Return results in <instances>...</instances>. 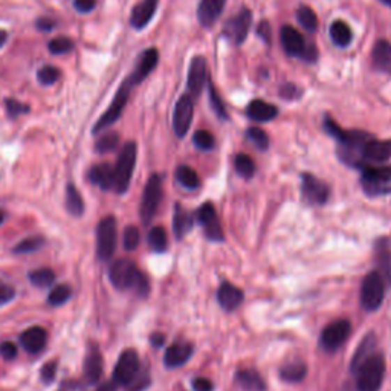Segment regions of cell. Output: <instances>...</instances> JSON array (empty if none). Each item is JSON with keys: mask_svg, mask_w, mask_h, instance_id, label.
<instances>
[{"mask_svg": "<svg viewBox=\"0 0 391 391\" xmlns=\"http://www.w3.org/2000/svg\"><path fill=\"white\" fill-rule=\"evenodd\" d=\"M206 82H208V68H206V60L204 57H194L190 63L188 77H187V87L191 98L194 100L197 97H201Z\"/></svg>", "mask_w": 391, "mask_h": 391, "instance_id": "cell-15", "label": "cell"}, {"mask_svg": "<svg viewBox=\"0 0 391 391\" xmlns=\"http://www.w3.org/2000/svg\"><path fill=\"white\" fill-rule=\"evenodd\" d=\"M191 228H193V219L190 217V214L182 208L181 205H176L174 208V217H173V231L179 240L185 237Z\"/></svg>", "mask_w": 391, "mask_h": 391, "instance_id": "cell-32", "label": "cell"}, {"mask_svg": "<svg viewBox=\"0 0 391 391\" xmlns=\"http://www.w3.org/2000/svg\"><path fill=\"white\" fill-rule=\"evenodd\" d=\"M87 178L93 185L100 187L105 191H110L115 188V170L110 164H97L89 170Z\"/></svg>", "mask_w": 391, "mask_h": 391, "instance_id": "cell-25", "label": "cell"}, {"mask_svg": "<svg viewBox=\"0 0 391 391\" xmlns=\"http://www.w3.org/2000/svg\"><path fill=\"white\" fill-rule=\"evenodd\" d=\"M0 356H2L5 361H13V359L17 358V347H15L14 342L11 341L0 342Z\"/></svg>", "mask_w": 391, "mask_h": 391, "instance_id": "cell-54", "label": "cell"}, {"mask_svg": "<svg viewBox=\"0 0 391 391\" xmlns=\"http://www.w3.org/2000/svg\"><path fill=\"white\" fill-rule=\"evenodd\" d=\"M246 115H248L252 121L268 123L278 115V109L274 105H269V102L263 100H254L250 102L248 107H246Z\"/></svg>", "mask_w": 391, "mask_h": 391, "instance_id": "cell-27", "label": "cell"}, {"mask_svg": "<svg viewBox=\"0 0 391 391\" xmlns=\"http://www.w3.org/2000/svg\"><path fill=\"white\" fill-rule=\"evenodd\" d=\"M6 40H8V34H6V31L3 29H0V47H2L5 43H6Z\"/></svg>", "mask_w": 391, "mask_h": 391, "instance_id": "cell-62", "label": "cell"}, {"mask_svg": "<svg viewBox=\"0 0 391 391\" xmlns=\"http://www.w3.org/2000/svg\"><path fill=\"white\" fill-rule=\"evenodd\" d=\"M329 34L332 42L339 47H347L353 40L352 28H350L344 20H335L330 25Z\"/></svg>", "mask_w": 391, "mask_h": 391, "instance_id": "cell-31", "label": "cell"}, {"mask_svg": "<svg viewBox=\"0 0 391 391\" xmlns=\"http://www.w3.org/2000/svg\"><path fill=\"white\" fill-rule=\"evenodd\" d=\"M118 242L116 219L114 215L101 219L97 225V255L101 261H107L115 254Z\"/></svg>", "mask_w": 391, "mask_h": 391, "instance_id": "cell-7", "label": "cell"}, {"mask_svg": "<svg viewBox=\"0 0 391 391\" xmlns=\"http://www.w3.org/2000/svg\"><path fill=\"white\" fill-rule=\"evenodd\" d=\"M118 144H119L118 133L109 132V133L101 135V137L98 138L97 144H95V150H97L100 155H106V153H110V151H114L118 147Z\"/></svg>", "mask_w": 391, "mask_h": 391, "instance_id": "cell-41", "label": "cell"}, {"mask_svg": "<svg viewBox=\"0 0 391 391\" xmlns=\"http://www.w3.org/2000/svg\"><path fill=\"white\" fill-rule=\"evenodd\" d=\"M141 370L139 356L133 348H127L119 355L118 362L114 369V382L116 385L125 387L129 382L137 376Z\"/></svg>", "mask_w": 391, "mask_h": 391, "instance_id": "cell-12", "label": "cell"}, {"mask_svg": "<svg viewBox=\"0 0 391 391\" xmlns=\"http://www.w3.org/2000/svg\"><path fill=\"white\" fill-rule=\"evenodd\" d=\"M227 0H201L197 8L199 25L204 28H211L219 20L223 10H225Z\"/></svg>", "mask_w": 391, "mask_h": 391, "instance_id": "cell-18", "label": "cell"}, {"mask_svg": "<svg viewBox=\"0 0 391 391\" xmlns=\"http://www.w3.org/2000/svg\"><path fill=\"white\" fill-rule=\"evenodd\" d=\"M381 2L387 6H391V0H381Z\"/></svg>", "mask_w": 391, "mask_h": 391, "instance_id": "cell-64", "label": "cell"}, {"mask_svg": "<svg viewBox=\"0 0 391 391\" xmlns=\"http://www.w3.org/2000/svg\"><path fill=\"white\" fill-rule=\"evenodd\" d=\"M194 116V100L191 95H182L173 112V130L178 138H185Z\"/></svg>", "mask_w": 391, "mask_h": 391, "instance_id": "cell-13", "label": "cell"}, {"mask_svg": "<svg viewBox=\"0 0 391 391\" xmlns=\"http://www.w3.org/2000/svg\"><path fill=\"white\" fill-rule=\"evenodd\" d=\"M36 26L37 29L43 31V33H49V31L55 28V22L51 20L49 17H40L36 20Z\"/></svg>", "mask_w": 391, "mask_h": 391, "instance_id": "cell-59", "label": "cell"}, {"mask_svg": "<svg viewBox=\"0 0 391 391\" xmlns=\"http://www.w3.org/2000/svg\"><path fill=\"white\" fill-rule=\"evenodd\" d=\"M72 295V289L68 284H59L55 286L54 289L47 295V305L54 306V307H59L61 305H65V302L69 301Z\"/></svg>", "mask_w": 391, "mask_h": 391, "instance_id": "cell-39", "label": "cell"}, {"mask_svg": "<svg viewBox=\"0 0 391 391\" xmlns=\"http://www.w3.org/2000/svg\"><path fill=\"white\" fill-rule=\"evenodd\" d=\"M191 385H193L194 391H213L214 390L213 382L206 378H196Z\"/></svg>", "mask_w": 391, "mask_h": 391, "instance_id": "cell-57", "label": "cell"}, {"mask_svg": "<svg viewBox=\"0 0 391 391\" xmlns=\"http://www.w3.org/2000/svg\"><path fill=\"white\" fill-rule=\"evenodd\" d=\"M376 250V260L381 268V275L385 282L391 283V240L388 237H381L374 245Z\"/></svg>", "mask_w": 391, "mask_h": 391, "instance_id": "cell-28", "label": "cell"}, {"mask_svg": "<svg viewBox=\"0 0 391 391\" xmlns=\"http://www.w3.org/2000/svg\"><path fill=\"white\" fill-rule=\"evenodd\" d=\"M42 246H45V238L43 237H28L25 240H22L14 246L13 252L22 255V254H33L38 251Z\"/></svg>", "mask_w": 391, "mask_h": 391, "instance_id": "cell-42", "label": "cell"}, {"mask_svg": "<svg viewBox=\"0 0 391 391\" xmlns=\"http://www.w3.org/2000/svg\"><path fill=\"white\" fill-rule=\"evenodd\" d=\"M20 344L22 347L26 350L28 353H40L46 346V341H47V333L43 329V327L40 325H33L26 329L25 332H22L20 335Z\"/></svg>", "mask_w": 391, "mask_h": 391, "instance_id": "cell-22", "label": "cell"}, {"mask_svg": "<svg viewBox=\"0 0 391 391\" xmlns=\"http://www.w3.org/2000/svg\"><path fill=\"white\" fill-rule=\"evenodd\" d=\"M47 49H49V52L54 55L69 54L72 49H74V42H72V40L68 37L52 38L51 42L47 43Z\"/></svg>", "mask_w": 391, "mask_h": 391, "instance_id": "cell-45", "label": "cell"}, {"mask_svg": "<svg viewBox=\"0 0 391 391\" xmlns=\"http://www.w3.org/2000/svg\"><path fill=\"white\" fill-rule=\"evenodd\" d=\"M193 142L199 150L210 151L214 147V137L208 130H197L193 137Z\"/></svg>", "mask_w": 391, "mask_h": 391, "instance_id": "cell-49", "label": "cell"}, {"mask_svg": "<svg viewBox=\"0 0 391 391\" xmlns=\"http://www.w3.org/2000/svg\"><path fill=\"white\" fill-rule=\"evenodd\" d=\"M141 242V234L139 229L135 225H129L124 229L123 234V245L125 251H135L139 246Z\"/></svg>", "mask_w": 391, "mask_h": 391, "instance_id": "cell-46", "label": "cell"}, {"mask_svg": "<svg viewBox=\"0 0 391 391\" xmlns=\"http://www.w3.org/2000/svg\"><path fill=\"white\" fill-rule=\"evenodd\" d=\"M246 138H248L259 150H268L269 147L268 133L259 129V127H251V129L246 130Z\"/></svg>", "mask_w": 391, "mask_h": 391, "instance_id": "cell-47", "label": "cell"}, {"mask_svg": "<svg viewBox=\"0 0 391 391\" xmlns=\"http://www.w3.org/2000/svg\"><path fill=\"white\" fill-rule=\"evenodd\" d=\"M193 344L190 342H174L169 348H167L165 356H164V364L169 369H178L183 364L190 361V358L193 356Z\"/></svg>", "mask_w": 391, "mask_h": 391, "instance_id": "cell-20", "label": "cell"}, {"mask_svg": "<svg viewBox=\"0 0 391 391\" xmlns=\"http://www.w3.org/2000/svg\"><path fill=\"white\" fill-rule=\"evenodd\" d=\"M105 369V362H102V355L98 347H91L84 358V379L86 384L95 385L98 384Z\"/></svg>", "mask_w": 391, "mask_h": 391, "instance_id": "cell-21", "label": "cell"}, {"mask_svg": "<svg viewBox=\"0 0 391 391\" xmlns=\"http://www.w3.org/2000/svg\"><path fill=\"white\" fill-rule=\"evenodd\" d=\"M297 20L300 25L305 28L309 33H315L318 29V17L315 11L310 6L301 5L297 10Z\"/></svg>", "mask_w": 391, "mask_h": 391, "instance_id": "cell-38", "label": "cell"}, {"mask_svg": "<svg viewBox=\"0 0 391 391\" xmlns=\"http://www.w3.org/2000/svg\"><path fill=\"white\" fill-rule=\"evenodd\" d=\"M197 219L204 225L205 236L213 242H222L223 240V231L220 227V222L215 214L214 206L208 202L204 204L201 208L197 210Z\"/></svg>", "mask_w": 391, "mask_h": 391, "instance_id": "cell-17", "label": "cell"}, {"mask_svg": "<svg viewBox=\"0 0 391 391\" xmlns=\"http://www.w3.org/2000/svg\"><path fill=\"white\" fill-rule=\"evenodd\" d=\"M137 158H138V146L137 142H127L121 150V153L118 156L116 165L114 167L115 170V191L118 194H124L129 190L130 181L135 171V165H137Z\"/></svg>", "mask_w": 391, "mask_h": 391, "instance_id": "cell-4", "label": "cell"}, {"mask_svg": "<svg viewBox=\"0 0 391 391\" xmlns=\"http://www.w3.org/2000/svg\"><path fill=\"white\" fill-rule=\"evenodd\" d=\"M109 280L118 291H133L141 298L150 292L147 277L130 260H116L109 269Z\"/></svg>", "mask_w": 391, "mask_h": 391, "instance_id": "cell-1", "label": "cell"}, {"mask_svg": "<svg viewBox=\"0 0 391 391\" xmlns=\"http://www.w3.org/2000/svg\"><path fill=\"white\" fill-rule=\"evenodd\" d=\"M55 374H57V362H47L42 367V370H40V379H42L45 384H51L55 379Z\"/></svg>", "mask_w": 391, "mask_h": 391, "instance_id": "cell-53", "label": "cell"}, {"mask_svg": "<svg viewBox=\"0 0 391 391\" xmlns=\"http://www.w3.org/2000/svg\"><path fill=\"white\" fill-rule=\"evenodd\" d=\"M132 84L129 83V79H124V83L119 86V89L115 95L114 101H112V105L107 107V110L105 114L101 115V118L98 119L97 123L93 125V135H98L100 132L109 129L110 125H114L119 118H121L123 112L127 106V101H129V95L132 91Z\"/></svg>", "mask_w": 391, "mask_h": 391, "instance_id": "cell-6", "label": "cell"}, {"mask_svg": "<svg viewBox=\"0 0 391 391\" xmlns=\"http://www.w3.org/2000/svg\"><path fill=\"white\" fill-rule=\"evenodd\" d=\"M324 130L329 133L332 138L337 139V141H339L342 138V135H344V132H346L341 125H338L337 123H335L330 116H325L324 118Z\"/></svg>", "mask_w": 391, "mask_h": 391, "instance_id": "cell-52", "label": "cell"}, {"mask_svg": "<svg viewBox=\"0 0 391 391\" xmlns=\"http://www.w3.org/2000/svg\"><path fill=\"white\" fill-rule=\"evenodd\" d=\"M5 106H6V112L8 115L11 118H17L19 115H25L29 112V106L28 105H23V102L14 100V98H8L5 101Z\"/></svg>", "mask_w": 391, "mask_h": 391, "instance_id": "cell-50", "label": "cell"}, {"mask_svg": "<svg viewBox=\"0 0 391 391\" xmlns=\"http://www.w3.org/2000/svg\"><path fill=\"white\" fill-rule=\"evenodd\" d=\"M158 61H159V52L156 47H148V49L144 51L141 54V57L138 59L137 66H135V69L132 70L130 77L127 78L129 79V83L133 87L142 83L144 79H146L151 72L155 70V68L158 66Z\"/></svg>", "mask_w": 391, "mask_h": 391, "instance_id": "cell-16", "label": "cell"}, {"mask_svg": "<svg viewBox=\"0 0 391 391\" xmlns=\"http://www.w3.org/2000/svg\"><path fill=\"white\" fill-rule=\"evenodd\" d=\"M150 382L151 379L148 376V373L139 370L137 376L125 385V391H146L150 387Z\"/></svg>", "mask_w": 391, "mask_h": 391, "instance_id": "cell-48", "label": "cell"}, {"mask_svg": "<svg viewBox=\"0 0 391 391\" xmlns=\"http://www.w3.org/2000/svg\"><path fill=\"white\" fill-rule=\"evenodd\" d=\"M278 93H280V97H282L283 100L295 101V100H300V98H301L302 91L300 89V87H298L297 84H293V83H284V84L280 87V91H278Z\"/></svg>", "mask_w": 391, "mask_h": 391, "instance_id": "cell-51", "label": "cell"}, {"mask_svg": "<svg viewBox=\"0 0 391 391\" xmlns=\"http://www.w3.org/2000/svg\"><path fill=\"white\" fill-rule=\"evenodd\" d=\"M257 34L259 37L265 42L266 45L270 43V36H273V33H270V25L269 23L265 20V22H260V25L257 28Z\"/></svg>", "mask_w": 391, "mask_h": 391, "instance_id": "cell-58", "label": "cell"}, {"mask_svg": "<svg viewBox=\"0 0 391 391\" xmlns=\"http://www.w3.org/2000/svg\"><path fill=\"white\" fill-rule=\"evenodd\" d=\"M60 77H61L60 69H57L55 66H51V65L43 66L42 69H38V72H37L38 83L43 84V86L55 84L60 79Z\"/></svg>", "mask_w": 391, "mask_h": 391, "instance_id": "cell-43", "label": "cell"}, {"mask_svg": "<svg viewBox=\"0 0 391 391\" xmlns=\"http://www.w3.org/2000/svg\"><path fill=\"white\" fill-rule=\"evenodd\" d=\"M176 179L183 188L187 190H196L201 187V179H199L197 173L188 165H179L176 169Z\"/></svg>", "mask_w": 391, "mask_h": 391, "instance_id": "cell-35", "label": "cell"}, {"mask_svg": "<svg viewBox=\"0 0 391 391\" xmlns=\"http://www.w3.org/2000/svg\"><path fill=\"white\" fill-rule=\"evenodd\" d=\"M355 374L358 391H379L385 376L384 356L373 353Z\"/></svg>", "mask_w": 391, "mask_h": 391, "instance_id": "cell-3", "label": "cell"}, {"mask_svg": "<svg viewBox=\"0 0 391 391\" xmlns=\"http://www.w3.org/2000/svg\"><path fill=\"white\" fill-rule=\"evenodd\" d=\"M362 187L367 194L379 196L388 191V183L391 181V165H364L362 167Z\"/></svg>", "mask_w": 391, "mask_h": 391, "instance_id": "cell-8", "label": "cell"}, {"mask_svg": "<svg viewBox=\"0 0 391 391\" xmlns=\"http://www.w3.org/2000/svg\"><path fill=\"white\" fill-rule=\"evenodd\" d=\"M301 193L305 201L312 205H323L329 199L330 190L327 183L315 178L314 174L302 173L301 174Z\"/></svg>", "mask_w": 391, "mask_h": 391, "instance_id": "cell-14", "label": "cell"}, {"mask_svg": "<svg viewBox=\"0 0 391 391\" xmlns=\"http://www.w3.org/2000/svg\"><path fill=\"white\" fill-rule=\"evenodd\" d=\"M158 5H159V0H142V2H139L133 8L130 15V25L135 29L146 28L151 22V19L155 17Z\"/></svg>", "mask_w": 391, "mask_h": 391, "instance_id": "cell-23", "label": "cell"}, {"mask_svg": "<svg viewBox=\"0 0 391 391\" xmlns=\"http://www.w3.org/2000/svg\"><path fill=\"white\" fill-rule=\"evenodd\" d=\"M97 391H116V384L115 382H105V384L98 387Z\"/></svg>", "mask_w": 391, "mask_h": 391, "instance_id": "cell-61", "label": "cell"}, {"mask_svg": "<svg viewBox=\"0 0 391 391\" xmlns=\"http://www.w3.org/2000/svg\"><path fill=\"white\" fill-rule=\"evenodd\" d=\"M251 23H252V13L248 10V8H242L234 17H231L225 23V26H223V36H225L229 42L236 46L242 45L246 37H248Z\"/></svg>", "mask_w": 391, "mask_h": 391, "instance_id": "cell-10", "label": "cell"}, {"mask_svg": "<svg viewBox=\"0 0 391 391\" xmlns=\"http://www.w3.org/2000/svg\"><path fill=\"white\" fill-rule=\"evenodd\" d=\"M307 367L305 362L297 361V362H289L286 364L280 370V376L284 382H291V384H297L306 378Z\"/></svg>", "mask_w": 391, "mask_h": 391, "instance_id": "cell-33", "label": "cell"}, {"mask_svg": "<svg viewBox=\"0 0 391 391\" xmlns=\"http://www.w3.org/2000/svg\"><path fill=\"white\" fill-rule=\"evenodd\" d=\"M280 42L283 49L291 57L302 59L307 63H315L318 59V49L314 42H307L298 29L284 25L280 31Z\"/></svg>", "mask_w": 391, "mask_h": 391, "instance_id": "cell-2", "label": "cell"}, {"mask_svg": "<svg viewBox=\"0 0 391 391\" xmlns=\"http://www.w3.org/2000/svg\"><path fill=\"white\" fill-rule=\"evenodd\" d=\"M148 246L151 251L155 252H164L169 246V238H167V233L162 227H153L148 231Z\"/></svg>", "mask_w": 391, "mask_h": 391, "instance_id": "cell-37", "label": "cell"}, {"mask_svg": "<svg viewBox=\"0 0 391 391\" xmlns=\"http://www.w3.org/2000/svg\"><path fill=\"white\" fill-rule=\"evenodd\" d=\"M208 91H210V102H211L213 110L215 112V115H217L220 119H223V121H225V119H228L227 107H225V105H223V101L220 98L217 89H215L214 84L211 82H208Z\"/></svg>", "mask_w": 391, "mask_h": 391, "instance_id": "cell-44", "label": "cell"}, {"mask_svg": "<svg viewBox=\"0 0 391 391\" xmlns=\"http://www.w3.org/2000/svg\"><path fill=\"white\" fill-rule=\"evenodd\" d=\"M97 0H74V8L79 14H87L95 10Z\"/></svg>", "mask_w": 391, "mask_h": 391, "instance_id": "cell-56", "label": "cell"}, {"mask_svg": "<svg viewBox=\"0 0 391 391\" xmlns=\"http://www.w3.org/2000/svg\"><path fill=\"white\" fill-rule=\"evenodd\" d=\"M15 297V289L11 284L0 282V306H5L11 302Z\"/></svg>", "mask_w": 391, "mask_h": 391, "instance_id": "cell-55", "label": "cell"}, {"mask_svg": "<svg viewBox=\"0 0 391 391\" xmlns=\"http://www.w3.org/2000/svg\"><path fill=\"white\" fill-rule=\"evenodd\" d=\"M150 342H151V346L156 347V348H161L164 346V342H165V337L162 333H153L150 337Z\"/></svg>", "mask_w": 391, "mask_h": 391, "instance_id": "cell-60", "label": "cell"}, {"mask_svg": "<svg viewBox=\"0 0 391 391\" xmlns=\"http://www.w3.org/2000/svg\"><path fill=\"white\" fill-rule=\"evenodd\" d=\"M5 219H6L5 211H3V210H0V225H2V223L5 222Z\"/></svg>", "mask_w": 391, "mask_h": 391, "instance_id": "cell-63", "label": "cell"}, {"mask_svg": "<svg viewBox=\"0 0 391 391\" xmlns=\"http://www.w3.org/2000/svg\"><path fill=\"white\" fill-rule=\"evenodd\" d=\"M28 278L31 284L40 287V289H45V287H49L55 282V273L49 268H40L31 270Z\"/></svg>", "mask_w": 391, "mask_h": 391, "instance_id": "cell-36", "label": "cell"}, {"mask_svg": "<svg viewBox=\"0 0 391 391\" xmlns=\"http://www.w3.org/2000/svg\"><path fill=\"white\" fill-rule=\"evenodd\" d=\"M350 333H352V324L347 320L333 321L321 332L320 346L325 352H335L344 344Z\"/></svg>", "mask_w": 391, "mask_h": 391, "instance_id": "cell-11", "label": "cell"}, {"mask_svg": "<svg viewBox=\"0 0 391 391\" xmlns=\"http://www.w3.org/2000/svg\"><path fill=\"white\" fill-rule=\"evenodd\" d=\"M391 159V139H370L362 148L364 165L369 162H385Z\"/></svg>", "mask_w": 391, "mask_h": 391, "instance_id": "cell-19", "label": "cell"}, {"mask_svg": "<svg viewBox=\"0 0 391 391\" xmlns=\"http://www.w3.org/2000/svg\"><path fill=\"white\" fill-rule=\"evenodd\" d=\"M234 167H236V171L245 179H251L255 173V164L252 161V158L245 153H238L236 156Z\"/></svg>", "mask_w": 391, "mask_h": 391, "instance_id": "cell-40", "label": "cell"}, {"mask_svg": "<svg viewBox=\"0 0 391 391\" xmlns=\"http://www.w3.org/2000/svg\"><path fill=\"white\" fill-rule=\"evenodd\" d=\"M385 297V280L378 270L365 275L361 286V305L369 312L378 310Z\"/></svg>", "mask_w": 391, "mask_h": 391, "instance_id": "cell-5", "label": "cell"}, {"mask_svg": "<svg viewBox=\"0 0 391 391\" xmlns=\"http://www.w3.org/2000/svg\"><path fill=\"white\" fill-rule=\"evenodd\" d=\"M217 301L223 310L233 312V310H236L243 302V292L237 286L225 282L220 284L217 291Z\"/></svg>", "mask_w": 391, "mask_h": 391, "instance_id": "cell-24", "label": "cell"}, {"mask_svg": "<svg viewBox=\"0 0 391 391\" xmlns=\"http://www.w3.org/2000/svg\"><path fill=\"white\" fill-rule=\"evenodd\" d=\"M374 347H376V337H374L373 333H369L356 348V352L352 358V364H350V371L355 374L359 367H361L367 359L373 355Z\"/></svg>", "mask_w": 391, "mask_h": 391, "instance_id": "cell-29", "label": "cell"}, {"mask_svg": "<svg viewBox=\"0 0 391 391\" xmlns=\"http://www.w3.org/2000/svg\"><path fill=\"white\" fill-rule=\"evenodd\" d=\"M371 63L376 70L391 74V43L388 40H378L374 43L371 51Z\"/></svg>", "mask_w": 391, "mask_h": 391, "instance_id": "cell-26", "label": "cell"}, {"mask_svg": "<svg viewBox=\"0 0 391 391\" xmlns=\"http://www.w3.org/2000/svg\"><path fill=\"white\" fill-rule=\"evenodd\" d=\"M66 208L69 214L75 215V217H79V215H83L84 213L83 197L79 194V191L77 190L74 183H69L66 190Z\"/></svg>", "mask_w": 391, "mask_h": 391, "instance_id": "cell-34", "label": "cell"}, {"mask_svg": "<svg viewBox=\"0 0 391 391\" xmlns=\"http://www.w3.org/2000/svg\"><path fill=\"white\" fill-rule=\"evenodd\" d=\"M162 199V178L159 174H151L146 188H144L141 201V219L144 225L153 220Z\"/></svg>", "mask_w": 391, "mask_h": 391, "instance_id": "cell-9", "label": "cell"}, {"mask_svg": "<svg viewBox=\"0 0 391 391\" xmlns=\"http://www.w3.org/2000/svg\"><path fill=\"white\" fill-rule=\"evenodd\" d=\"M237 385L245 391H265V382L255 370H240L236 373Z\"/></svg>", "mask_w": 391, "mask_h": 391, "instance_id": "cell-30", "label": "cell"}]
</instances>
